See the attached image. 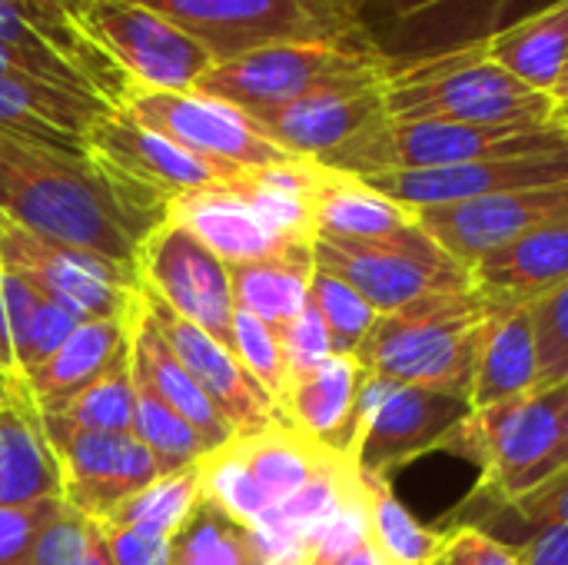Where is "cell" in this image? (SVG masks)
Returning <instances> with one entry per match:
<instances>
[{
	"label": "cell",
	"instance_id": "cell-29",
	"mask_svg": "<svg viewBox=\"0 0 568 565\" xmlns=\"http://www.w3.org/2000/svg\"><path fill=\"white\" fill-rule=\"evenodd\" d=\"M489 57L539 93H556L568 57V0H552L509 20L486 40Z\"/></svg>",
	"mask_w": 568,
	"mask_h": 565
},
{
	"label": "cell",
	"instance_id": "cell-46",
	"mask_svg": "<svg viewBox=\"0 0 568 565\" xmlns=\"http://www.w3.org/2000/svg\"><path fill=\"white\" fill-rule=\"evenodd\" d=\"M276 333H280V346H283V360H286L290 376H300V373L320 366L326 356H333L329 330H326V323L313 303H306V310L300 316H293L290 323H283Z\"/></svg>",
	"mask_w": 568,
	"mask_h": 565
},
{
	"label": "cell",
	"instance_id": "cell-28",
	"mask_svg": "<svg viewBox=\"0 0 568 565\" xmlns=\"http://www.w3.org/2000/svg\"><path fill=\"white\" fill-rule=\"evenodd\" d=\"M63 500V476L23 386L0 410V506Z\"/></svg>",
	"mask_w": 568,
	"mask_h": 565
},
{
	"label": "cell",
	"instance_id": "cell-51",
	"mask_svg": "<svg viewBox=\"0 0 568 565\" xmlns=\"http://www.w3.org/2000/svg\"><path fill=\"white\" fill-rule=\"evenodd\" d=\"M0 370L17 373V366H13V333H10V316H7V300H3V276H0Z\"/></svg>",
	"mask_w": 568,
	"mask_h": 565
},
{
	"label": "cell",
	"instance_id": "cell-55",
	"mask_svg": "<svg viewBox=\"0 0 568 565\" xmlns=\"http://www.w3.org/2000/svg\"><path fill=\"white\" fill-rule=\"evenodd\" d=\"M552 100H556V103H562V100H568V57H566V70H562V77H559V87H556Z\"/></svg>",
	"mask_w": 568,
	"mask_h": 565
},
{
	"label": "cell",
	"instance_id": "cell-50",
	"mask_svg": "<svg viewBox=\"0 0 568 565\" xmlns=\"http://www.w3.org/2000/svg\"><path fill=\"white\" fill-rule=\"evenodd\" d=\"M568 466V393H566V403H562V416H559V443H556V450L549 453V460L539 466V470H532L529 476H526V483L519 486V493H516V500L523 496V493H529V490H536V486H542L546 480H552L556 473H562ZM509 506V503H506Z\"/></svg>",
	"mask_w": 568,
	"mask_h": 565
},
{
	"label": "cell",
	"instance_id": "cell-5",
	"mask_svg": "<svg viewBox=\"0 0 568 565\" xmlns=\"http://www.w3.org/2000/svg\"><path fill=\"white\" fill-rule=\"evenodd\" d=\"M196 37L216 63L280 43L369 47L359 0H133Z\"/></svg>",
	"mask_w": 568,
	"mask_h": 565
},
{
	"label": "cell",
	"instance_id": "cell-58",
	"mask_svg": "<svg viewBox=\"0 0 568 565\" xmlns=\"http://www.w3.org/2000/svg\"><path fill=\"white\" fill-rule=\"evenodd\" d=\"M0 226H3V216H0Z\"/></svg>",
	"mask_w": 568,
	"mask_h": 565
},
{
	"label": "cell",
	"instance_id": "cell-45",
	"mask_svg": "<svg viewBox=\"0 0 568 565\" xmlns=\"http://www.w3.org/2000/svg\"><path fill=\"white\" fill-rule=\"evenodd\" d=\"M63 509V500L30 506H0V565H30L43 526Z\"/></svg>",
	"mask_w": 568,
	"mask_h": 565
},
{
	"label": "cell",
	"instance_id": "cell-14",
	"mask_svg": "<svg viewBox=\"0 0 568 565\" xmlns=\"http://www.w3.org/2000/svg\"><path fill=\"white\" fill-rule=\"evenodd\" d=\"M413 216L453 260H459L469 270L489 253L568 216V183L426 206L413 210Z\"/></svg>",
	"mask_w": 568,
	"mask_h": 565
},
{
	"label": "cell",
	"instance_id": "cell-43",
	"mask_svg": "<svg viewBox=\"0 0 568 565\" xmlns=\"http://www.w3.org/2000/svg\"><path fill=\"white\" fill-rule=\"evenodd\" d=\"M369 543V496L366 480L353 490V496L339 506V513L313 536V563L333 565L346 559L349 553L363 549Z\"/></svg>",
	"mask_w": 568,
	"mask_h": 565
},
{
	"label": "cell",
	"instance_id": "cell-8",
	"mask_svg": "<svg viewBox=\"0 0 568 565\" xmlns=\"http://www.w3.org/2000/svg\"><path fill=\"white\" fill-rule=\"evenodd\" d=\"M469 416L473 406L463 396L366 373L356 400L353 463L363 476L386 480L409 460L443 450Z\"/></svg>",
	"mask_w": 568,
	"mask_h": 565
},
{
	"label": "cell",
	"instance_id": "cell-30",
	"mask_svg": "<svg viewBox=\"0 0 568 565\" xmlns=\"http://www.w3.org/2000/svg\"><path fill=\"white\" fill-rule=\"evenodd\" d=\"M233 450L240 453V460L246 463V470L253 473V480L260 483V490L266 493L273 509L283 506L286 500H293L326 466L343 460L339 453L296 433L286 420H280L260 433L236 436Z\"/></svg>",
	"mask_w": 568,
	"mask_h": 565
},
{
	"label": "cell",
	"instance_id": "cell-52",
	"mask_svg": "<svg viewBox=\"0 0 568 565\" xmlns=\"http://www.w3.org/2000/svg\"><path fill=\"white\" fill-rule=\"evenodd\" d=\"M30 3H37V7H43L47 13H57V17H67V20H73V23L80 27V17L87 13V7H90L93 0H30Z\"/></svg>",
	"mask_w": 568,
	"mask_h": 565
},
{
	"label": "cell",
	"instance_id": "cell-23",
	"mask_svg": "<svg viewBox=\"0 0 568 565\" xmlns=\"http://www.w3.org/2000/svg\"><path fill=\"white\" fill-rule=\"evenodd\" d=\"M568 283V216L469 266V286L489 310L536 306Z\"/></svg>",
	"mask_w": 568,
	"mask_h": 565
},
{
	"label": "cell",
	"instance_id": "cell-40",
	"mask_svg": "<svg viewBox=\"0 0 568 565\" xmlns=\"http://www.w3.org/2000/svg\"><path fill=\"white\" fill-rule=\"evenodd\" d=\"M233 353L240 356V363L246 366V373L276 400L290 383L286 373V360H283V346H280V333L276 326H266L263 320H256L246 310L233 313Z\"/></svg>",
	"mask_w": 568,
	"mask_h": 565
},
{
	"label": "cell",
	"instance_id": "cell-4",
	"mask_svg": "<svg viewBox=\"0 0 568 565\" xmlns=\"http://www.w3.org/2000/svg\"><path fill=\"white\" fill-rule=\"evenodd\" d=\"M568 150V130L559 120L549 123H439V120H389L383 117L343 150L329 153L326 170L349 176H376L389 170H433L479 160H513L536 153Z\"/></svg>",
	"mask_w": 568,
	"mask_h": 565
},
{
	"label": "cell",
	"instance_id": "cell-44",
	"mask_svg": "<svg viewBox=\"0 0 568 565\" xmlns=\"http://www.w3.org/2000/svg\"><path fill=\"white\" fill-rule=\"evenodd\" d=\"M97 536H100V523L80 516L77 509L63 503V509L43 526L30 565H77L87 556Z\"/></svg>",
	"mask_w": 568,
	"mask_h": 565
},
{
	"label": "cell",
	"instance_id": "cell-56",
	"mask_svg": "<svg viewBox=\"0 0 568 565\" xmlns=\"http://www.w3.org/2000/svg\"><path fill=\"white\" fill-rule=\"evenodd\" d=\"M556 120L562 123L568 130V100H562V103H556Z\"/></svg>",
	"mask_w": 568,
	"mask_h": 565
},
{
	"label": "cell",
	"instance_id": "cell-48",
	"mask_svg": "<svg viewBox=\"0 0 568 565\" xmlns=\"http://www.w3.org/2000/svg\"><path fill=\"white\" fill-rule=\"evenodd\" d=\"M509 509L519 513L536 529L539 526H568V466L552 480H546L542 486L513 500Z\"/></svg>",
	"mask_w": 568,
	"mask_h": 565
},
{
	"label": "cell",
	"instance_id": "cell-21",
	"mask_svg": "<svg viewBox=\"0 0 568 565\" xmlns=\"http://www.w3.org/2000/svg\"><path fill=\"white\" fill-rule=\"evenodd\" d=\"M113 103L93 90H77L27 73H0V133L83 157L87 133Z\"/></svg>",
	"mask_w": 568,
	"mask_h": 565
},
{
	"label": "cell",
	"instance_id": "cell-53",
	"mask_svg": "<svg viewBox=\"0 0 568 565\" xmlns=\"http://www.w3.org/2000/svg\"><path fill=\"white\" fill-rule=\"evenodd\" d=\"M333 565H389L383 556H379V549L373 546V543H366L363 549H356V553H349L346 559H339V563Z\"/></svg>",
	"mask_w": 568,
	"mask_h": 565
},
{
	"label": "cell",
	"instance_id": "cell-36",
	"mask_svg": "<svg viewBox=\"0 0 568 565\" xmlns=\"http://www.w3.org/2000/svg\"><path fill=\"white\" fill-rule=\"evenodd\" d=\"M203 500V483H200V463L166 473L136 496H130L106 523L100 526H120V529H146L170 536L190 519V513Z\"/></svg>",
	"mask_w": 568,
	"mask_h": 565
},
{
	"label": "cell",
	"instance_id": "cell-27",
	"mask_svg": "<svg viewBox=\"0 0 568 565\" xmlns=\"http://www.w3.org/2000/svg\"><path fill=\"white\" fill-rule=\"evenodd\" d=\"M130 350V313L120 320H87L67 343L33 373L20 376V386L33 410H47L90 383H97Z\"/></svg>",
	"mask_w": 568,
	"mask_h": 565
},
{
	"label": "cell",
	"instance_id": "cell-49",
	"mask_svg": "<svg viewBox=\"0 0 568 565\" xmlns=\"http://www.w3.org/2000/svg\"><path fill=\"white\" fill-rule=\"evenodd\" d=\"M113 565H170V536L146 529H120L103 526Z\"/></svg>",
	"mask_w": 568,
	"mask_h": 565
},
{
	"label": "cell",
	"instance_id": "cell-9",
	"mask_svg": "<svg viewBox=\"0 0 568 565\" xmlns=\"http://www.w3.org/2000/svg\"><path fill=\"white\" fill-rule=\"evenodd\" d=\"M566 386H542L509 403L473 410V416L443 443L479 466L483 493L513 503L532 470H539L559 443V416Z\"/></svg>",
	"mask_w": 568,
	"mask_h": 565
},
{
	"label": "cell",
	"instance_id": "cell-7",
	"mask_svg": "<svg viewBox=\"0 0 568 565\" xmlns=\"http://www.w3.org/2000/svg\"><path fill=\"white\" fill-rule=\"evenodd\" d=\"M313 260L320 270L346 280L379 316L429 293L469 286V270L419 223L386 240L313 236Z\"/></svg>",
	"mask_w": 568,
	"mask_h": 565
},
{
	"label": "cell",
	"instance_id": "cell-1",
	"mask_svg": "<svg viewBox=\"0 0 568 565\" xmlns=\"http://www.w3.org/2000/svg\"><path fill=\"white\" fill-rule=\"evenodd\" d=\"M166 196L103 160L0 133V216L37 236L136 273L143 240L166 220Z\"/></svg>",
	"mask_w": 568,
	"mask_h": 565
},
{
	"label": "cell",
	"instance_id": "cell-3",
	"mask_svg": "<svg viewBox=\"0 0 568 565\" xmlns=\"http://www.w3.org/2000/svg\"><path fill=\"white\" fill-rule=\"evenodd\" d=\"M493 313L473 286L429 293L383 313L356 350V363L393 383L469 400L483 326Z\"/></svg>",
	"mask_w": 568,
	"mask_h": 565
},
{
	"label": "cell",
	"instance_id": "cell-24",
	"mask_svg": "<svg viewBox=\"0 0 568 565\" xmlns=\"http://www.w3.org/2000/svg\"><path fill=\"white\" fill-rule=\"evenodd\" d=\"M363 376L366 370L356 363V356L333 353L320 366L290 376L280 396V413L306 440L353 460L356 400H359Z\"/></svg>",
	"mask_w": 568,
	"mask_h": 565
},
{
	"label": "cell",
	"instance_id": "cell-22",
	"mask_svg": "<svg viewBox=\"0 0 568 565\" xmlns=\"http://www.w3.org/2000/svg\"><path fill=\"white\" fill-rule=\"evenodd\" d=\"M166 220L193 233L226 266L266 260L290 246H300L290 243L283 233H276L230 180L173 196L166 203Z\"/></svg>",
	"mask_w": 568,
	"mask_h": 565
},
{
	"label": "cell",
	"instance_id": "cell-12",
	"mask_svg": "<svg viewBox=\"0 0 568 565\" xmlns=\"http://www.w3.org/2000/svg\"><path fill=\"white\" fill-rule=\"evenodd\" d=\"M133 120L153 133L173 140L176 147L236 170H263L290 160L260 127L233 103L206 97L200 90H143L130 87L120 103Z\"/></svg>",
	"mask_w": 568,
	"mask_h": 565
},
{
	"label": "cell",
	"instance_id": "cell-11",
	"mask_svg": "<svg viewBox=\"0 0 568 565\" xmlns=\"http://www.w3.org/2000/svg\"><path fill=\"white\" fill-rule=\"evenodd\" d=\"M0 270L27 280L47 300L70 310L80 323L120 320L136 296V273L97 253L37 236L17 223L0 226Z\"/></svg>",
	"mask_w": 568,
	"mask_h": 565
},
{
	"label": "cell",
	"instance_id": "cell-6",
	"mask_svg": "<svg viewBox=\"0 0 568 565\" xmlns=\"http://www.w3.org/2000/svg\"><path fill=\"white\" fill-rule=\"evenodd\" d=\"M386 63L389 60L369 47L280 43L213 63L193 90L253 113L293 103L329 87L383 80Z\"/></svg>",
	"mask_w": 568,
	"mask_h": 565
},
{
	"label": "cell",
	"instance_id": "cell-31",
	"mask_svg": "<svg viewBox=\"0 0 568 565\" xmlns=\"http://www.w3.org/2000/svg\"><path fill=\"white\" fill-rule=\"evenodd\" d=\"M313 270H316L313 243H300L276 256L230 266L233 303L236 310H246L266 326L280 330L283 323H290L306 310Z\"/></svg>",
	"mask_w": 568,
	"mask_h": 565
},
{
	"label": "cell",
	"instance_id": "cell-25",
	"mask_svg": "<svg viewBox=\"0 0 568 565\" xmlns=\"http://www.w3.org/2000/svg\"><path fill=\"white\" fill-rule=\"evenodd\" d=\"M130 356H133V366L143 373V380L193 426V433L206 443L210 453L236 440V430L230 426V420L213 406V400L186 373V366L176 360L170 343L156 333V326L150 323L136 296L130 306Z\"/></svg>",
	"mask_w": 568,
	"mask_h": 565
},
{
	"label": "cell",
	"instance_id": "cell-39",
	"mask_svg": "<svg viewBox=\"0 0 568 565\" xmlns=\"http://www.w3.org/2000/svg\"><path fill=\"white\" fill-rule=\"evenodd\" d=\"M310 303L323 316L336 356H356V350L363 346V340L379 320V313L346 280L320 266L313 270V280H310Z\"/></svg>",
	"mask_w": 568,
	"mask_h": 565
},
{
	"label": "cell",
	"instance_id": "cell-37",
	"mask_svg": "<svg viewBox=\"0 0 568 565\" xmlns=\"http://www.w3.org/2000/svg\"><path fill=\"white\" fill-rule=\"evenodd\" d=\"M250 529L200 500L170 539V565H256Z\"/></svg>",
	"mask_w": 568,
	"mask_h": 565
},
{
	"label": "cell",
	"instance_id": "cell-17",
	"mask_svg": "<svg viewBox=\"0 0 568 565\" xmlns=\"http://www.w3.org/2000/svg\"><path fill=\"white\" fill-rule=\"evenodd\" d=\"M363 27L386 60L489 40L519 0H359Z\"/></svg>",
	"mask_w": 568,
	"mask_h": 565
},
{
	"label": "cell",
	"instance_id": "cell-13",
	"mask_svg": "<svg viewBox=\"0 0 568 565\" xmlns=\"http://www.w3.org/2000/svg\"><path fill=\"white\" fill-rule=\"evenodd\" d=\"M136 280L176 316L200 326L233 350V286L230 266L193 233L163 220L140 246Z\"/></svg>",
	"mask_w": 568,
	"mask_h": 565
},
{
	"label": "cell",
	"instance_id": "cell-26",
	"mask_svg": "<svg viewBox=\"0 0 568 565\" xmlns=\"http://www.w3.org/2000/svg\"><path fill=\"white\" fill-rule=\"evenodd\" d=\"M536 390H542V376H539V343H536L532 310L529 306L496 310L483 326L469 406L486 410Z\"/></svg>",
	"mask_w": 568,
	"mask_h": 565
},
{
	"label": "cell",
	"instance_id": "cell-18",
	"mask_svg": "<svg viewBox=\"0 0 568 565\" xmlns=\"http://www.w3.org/2000/svg\"><path fill=\"white\" fill-rule=\"evenodd\" d=\"M363 180L406 210H426V206H446V203L479 200L493 193H509V190L568 183V150L513 157V160L433 167V170H389V173H376Z\"/></svg>",
	"mask_w": 568,
	"mask_h": 565
},
{
	"label": "cell",
	"instance_id": "cell-16",
	"mask_svg": "<svg viewBox=\"0 0 568 565\" xmlns=\"http://www.w3.org/2000/svg\"><path fill=\"white\" fill-rule=\"evenodd\" d=\"M136 300H140L143 313L150 316V323L156 326V333L170 343L176 360L186 366V373L200 383V390L213 400V406L230 420L236 436L260 433L283 420L276 400L246 373V366L240 363V356L230 346H223L200 326L176 316L150 290L136 286Z\"/></svg>",
	"mask_w": 568,
	"mask_h": 565
},
{
	"label": "cell",
	"instance_id": "cell-54",
	"mask_svg": "<svg viewBox=\"0 0 568 565\" xmlns=\"http://www.w3.org/2000/svg\"><path fill=\"white\" fill-rule=\"evenodd\" d=\"M17 390H20V376H17V373L0 370V410H3L7 403H13V400H17Z\"/></svg>",
	"mask_w": 568,
	"mask_h": 565
},
{
	"label": "cell",
	"instance_id": "cell-19",
	"mask_svg": "<svg viewBox=\"0 0 568 565\" xmlns=\"http://www.w3.org/2000/svg\"><path fill=\"white\" fill-rule=\"evenodd\" d=\"M246 117L260 127L263 137H270L290 157L326 160L329 153L343 150L349 140H356L363 130H369L389 113L383 80H369L329 87L283 107L253 110Z\"/></svg>",
	"mask_w": 568,
	"mask_h": 565
},
{
	"label": "cell",
	"instance_id": "cell-41",
	"mask_svg": "<svg viewBox=\"0 0 568 565\" xmlns=\"http://www.w3.org/2000/svg\"><path fill=\"white\" fill-rule=\"evenodd\" d=\"M77 326H80V320L70 310H63L60 303L43 296L37 303L33 316L13 333V366H17V376H27L37 366H43L67 343V336Z\"/></svg>",
	"mask_w": 568,
	"mask_h": 565
},
{
	"label": "cell",
	"instance_id": "cell-32",
	"mask_svg": "<svg viewBox=\"0 0 568 565\" xmlns=\"http://www.w3.org/2000/svg\"><path fill=\"white\" fill-rule=\"evenodd\" d=\"M316 236L336 240H386L416 223L413 210L373 190L366 180L326 170L316 193Z\"/></svg>",
	"mask_w": 568,
	"mask_h": 565
},
{
	"label": "cell",
	"instance_id": "cell-10",
	"mask_svg": "<svg viewBox=\"0 0 568 565\" xmlns=\"http://www.w3.org/2000/svg\"><path fill=\"white\" fill-rule=\"evenodd\" d=\"M80 30L123 70L130 87L193 90L216 57L163 13L133 0H93Z\"/></svg>",
	"mask_w": 568,
	"mask_h": 565
},
{
	"label": "cell",
	"instance_id": "cell-59",
	"mask_svg": "<svg viewBox=\"0 0 568 565\" xmlns=\"http://www.w3.org/2000/svg\"><path fill=\"white\" fill-rule=\"evenodd\" d=\"M256 565H266V563H256Z\"/></svg>",
	"mask_w": 568,
	"mask_h": 565
},
{
	"label": "cell",
	"instance_id": "cell-42",
	"mask_svg": "<svg viewBox=\"0 0 568 565\" xmlns=\"http://www.w3.org/2000/svg\"><path fill=\"white\" fill-rule=\"evenodd\" d=\"M532 310L536 343H539V376L542 386L568 383V283L539 300Z\"/></svg>",
	"mask_w": 568,
	"mask_h": 565
},
{
	"label": "cell",
	"instance_id": "cell-15",
	"mask_svg": "<svg viewBox=\"0 0 568 565\" xmlns=\"http://www.w3.org/2000/svg\"><path fill=\"white\" fill-rule=\"evenodd\" d=\"M63 476V503L93 523H106L130 496L163 476L156 456L133 433L43 436Z\"/></svg>",
	"mask_w": 568,
	"mask_h": 565
},
{
	"label": "cell",
	"instance_id": "cell-47",
	"mask_svg": "<svg viewBox=\"0 0 568 565\" xmlns=\"http://www.w3.org/2000/svg\"><path fill=\"white\" fill-rule=\"evenodd\" d=\"M439 565H523L519 546H506L476 526L449 533Z\"/></svg>",
	"mask_w": 568,
	"mask_h": 565
},
{
	"label": "cell",
	"instance_id": "cell-33",
	"mask_svg": "<svg viewBox=\"0 0 568 565\" xmlns=\"http://www.w3.org/2000/svg\"><path fill=\"white\" fill-rule=\"evenodd\" d=\"M43 436L60 433H133V363L130 350L87 390L37 410Z\"/></svg>",
	"mask_w": 568,
	"mask_h": 565
},
{
	"label": "cell",
	"instance_id": "cell-34",
	"mask_svg": "<svg viewBox=\"0 0 568 565\" xmlns=\"http://www.w3.org/2000/svg\"><path fill=\"white\" fill-rule=\"evenodd\" d=\"M369 496V543L389 565H439L449 533L426 529L379 476H363Z\"/></svg>",
	"mask_w": 568,
	"mask_h": 565
},
{
	"label": "cell",
	"instance_id": "cell-2",
	"mask_svg": "<svg viewBox=\"0 0 568 565\" xmlns=\"http://www.w3.org/2000/svg\"><path fill=\"white\" fill-rule=\"evenodd\" d=\"M389 120H439V123H549L556 100L503 70L486 40L456 50L389 60L386 77Z\"/></svg>",
	"mask_w": 568,
	"mask_h": 565
},
{
	"label": "cell",
	"instance_id": "cell-20",
	"mask_svg": "<svg viewBox=\"0 0 568 565\" xmlns=\"http://www.w3.org/2000/svg\"><path fill=\"white\" fill-rule=\"evenodd\" d=\"M87 153L166 200L226 183L243 173L236 167H223L176 147L173 140L133 120L123 107H113L93 123V130L87 133Z\"/></svg>",
	"mask_w": 568,
	"mask_h": 565
},
{
	"label": "cell",
	"instance_id": "cell-35",
	"mask_svg": "<svg viewBox=\"0 0 568 565\" xmlns=\"http://www.w3.org/2000/svg\"><path fill=\"white\" fill-rule=\"evenodd\" d=\"M133 436L156 456L163 476L196 466L210 456L206 443L193 433V426L143 380L136 366H133Z\"/></svg>",
	"mask_w": 568,
	"mask_h": 565
},
{
	"label": "cell",
	"instance_id": "cell-57",
	"mask_svg": "<svg viewBox=\"0 0 568 565\" xmlns=\"http://www.w3.org/2000/svg\"><path fill=\"white\" fill-rule=\"evenodd\" d=\"M306 565H320V563H313V559H310V563H306Z\"/></svg>",
	"mask_w": 568,
	"mask_h": 565
},
{
	"label": "cell",
	"instance_id": "cell-38",
	"mask_svg": "<svg viewBox=\"0 0 568 565\" xmlns=\"http://www.w3.org/2000/svg\"><path fill=\"white\" fill-rule=\"evenodd\" d=\"M200 483H203V500L223 509L230 519H236L246 529H253L273 513L266 493L260 490V483L253 480V473L246 470L233 443L210 453L200 463Z\"/></svg>",
	"mask_w": 568,
	"mask_h": 565
}]
</instances>
